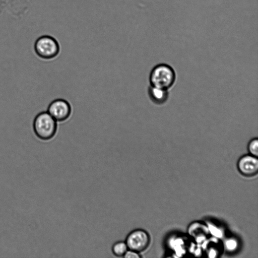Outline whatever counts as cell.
Here are the masks:
<instances>
[{
	"instance_id": "6da1fadb",
	"label": "cell",
	"mask_w": 258,
	"mask_h": 258,
	"mask_svg": "<svg viewBox=\"0 0 258 258\" xmlns=\"http://www.w3.org/2000/svg\"><path fill=\"white\" fill-rule=\"evenodd\" d=\"M176 79L174 70L166 63H160L155 66L149 75L151 86L168 91L174 85Z\"/></svg>"
},
{
	"instance_id": "7a4b0ae2",
	"label": "cell",
	"mask_w": 258,
	"mask_h": 258,
	"mask_svg": "<svg viewBox=\"0 0 258 258\" xmlns=\"http://www.w3.org/2000/svg\"><path fill=\"white\" fill-rule=\"evenodd\" d=\"M33 128L39 138L43 140H49L56 135L57 122L47 111H44L39 113L35 117Z\"/></svg>"
},
{
	"instance_id": "3957f363",
	"label": "cell",
	"mask_w": 258,
	"mask_h": 258,
	"mask_svg": "<svg viewBox=\"0 0 258 258\" xmlns=\"http://www.w3.org/2000/svg\"><path fill=\"white\" fill-rule=\"evenodd\" d=\"M34 48L36 54L44 59H52L59 53L60 47L57 41L49 35H42L34 42Z\"/></svg>"
},
{
	"instance_id": "277c9868",
	"label": "cell",
	"mask_w": 258,
	"mask_h": 258,
	"mask_svg": "<svg viewBox=\"0 0 258 258\" xmlns=\"http://www.w3.org/2000/svg\"><path fill=\"white\" fill-rule=\"evenodd\" d=\"M125 242L128 249L140 253L148 247L150 243V237L146 230L137 229L127 234Z\"/></svg>"
},
{
	"instance_id": "5b68a950",
	"label": "cell",
	"mask_w": 258,
	"mask_h": 258,
	"mask_svg": "<svg viewBox=\"0 0 258 258\" xmlns=\"http://www.w3.org/2000/svg\"><path fill=\"white\" fill-rule=\"evenodd\" d=\"M46 111L57 122H62L70 117L72 108L67 100L56 99L49 103Z\"/></svg>"
},
{
	"instance_id": "8992f818",
	"label": "cell",
	"mask_w": 258,
	"mask_h": 258,
	"mask_svg": "<svg viewBox=\"0 0 258 258\" xmlns=\"http://www.w3.org/2000/svg\"><path fill=\"white\" fill-rule=\"evenodd\" d=\"M240 173L245 176H252L258 172V159L251 155H245L240 157L237 163Z\"/></svg>"
},
{
	"instance_id": "52a82bcc",
	"label": "cell",
	"mask_w": 258,
	"mask_h": 258,
	"mask_svg": "<svg viewBox=\"0 0 258 258\" xmlns=\"http://www.w3.org/2000/svg\"><path fill=\"white\" fill-rule=\"evenodd\" d=\"M149 98L156 105H162L166 102L169 98V91L152 86L148 88Z\"/></svg>"
},
{
	"instance_id": "ba28073f",
	"label": "cell",
	"mask_w": 258,
	"mask_h": 258,
	"mask_svg": "<svg viewBox=\"0 0 258 258\" xmlns=\"http://www.w3.org/2000/svg\"><path fill=\"white\" fill-rule=\"evenodd\" d=\"M189 234L197 242H201L208 236L210 232L206 225L200 223H193L188 229Z\"/></svg>"
},
{
	"instance_id": "9c48e42d",
	"label": "cell",
	"mask_w": 258,
	"mask_h": 258,
	"mask_svg": "<svg viewBox=\"0 0 258 258\" xmlns=\"http://www.w3.org/2000/svg\"><path fill=\"white\" fill-rule=\"evenodd\" d=\"M111 250L114 255L121 257L123 256L128 250V247L125 241H119L113 244Z\"/></svg>"
},
{
	"instance_id": "30bf717a",
	"label": "cell",
	"mask_w": 258,
	"mask_h": 258,
	"mask_svg": "<svg viewBox=\"0 0 258 258\" xmlns=\"http://www.w3.org/2000/svg\"><path fill=\"white\" fill-rule=\"evenodd\" d=\"M247 148L250 155L257 157L258 139L257 138H253L248 143Z\"/></svg>"
},
{
	"instance_id": "8fae6325",
	"label": "cell",
	"mask_w": 258,
	"mask_h": 258,
	"mask_svg": "<svg viewBox=\"0 0 258 258\" xmlns=\"http://www.w3.org/2000/svg\"><path fill=\"white\" fill-rule=\"evenodd\" d=\"M237 245L236 241L232 238L228 239L225 242L226 247L229 250L235 249L237 247Z\"/></svg>"
},
{
	"instance_id": "7c38bea8",
	"label": "cell",
	"mask_w": 258,
	"mask_h": 258,
	"mask_svg": "<svg viewBox=\"0 0 258 258\" xmlns=\"http://www.w3.org/2000/svg\"><path fill=\"white\" fill-rule=\"evenodd\" d=\"M123 257L125 258H140L141 256L139 252L128 249Z\"/></svg>"
}]
</instances>
